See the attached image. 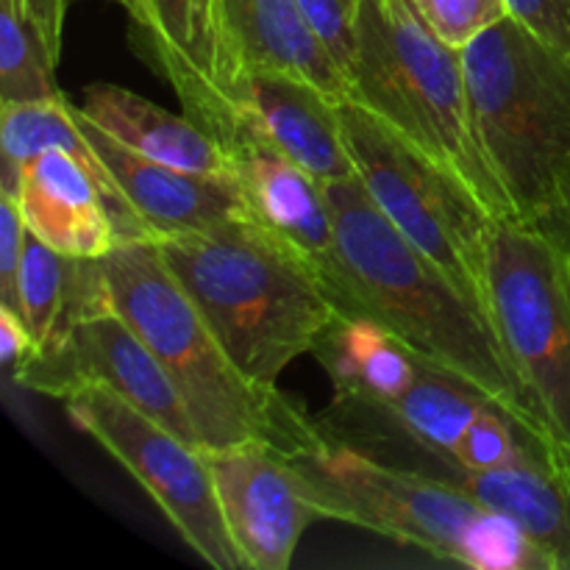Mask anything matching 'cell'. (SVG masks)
Returning a JSON list of instances; mask_svg holds the SVG:
<instances>
[{
  "instance_id": "2e32d148",
  "label": "cell",
  "mask_w": 570,
  "mask_h": 570,
  "mask_svg": "<svg viewBox=\"0 0 570 570\" xmlns=\"http://www.w3.org/2000/svg\"><path fill=\"white\" fill-rule=\"evenodd\" d=\"M72 109L95 154L115 176L117 187L142 217L145 226L154 232V243L173 234L204 232L232 217H245L243 195L234 178L206 176V173L148 159L109 137L104 128L83 117L78 106Z\"/></svg>"
},
{
  "instance_id": "7c38bea8",
  "label": "cell",
  "mask_w": 570,
  "mask_h": 570,
  "mask_svg": "<svg viewBox=\"0 0 570 570\" xmlns=\"http://www.w3.org/2000/svg\"><path fill=\"white\" fill-rule=\"evenodd\" d=\"M209 134L226 148L232 178L243 195L245 217L295 245L326 276L340 309L351 312L348 278L340 259L326 184L256 137L234 111L220 117Z\"/></svg>"
},
{
  "instance_id": "ffe728a7",
  "label": "cell",
  "mask_w": 570,
  "mask_h": 570,
  "mask_svg": "<svg viewBox=\"0 0 570 570\" xmlns=\"http://www.w3.org/2000/svg\"><path fill=\"white\" fill-rule=\"evenodd\" d=\"M312 356L334 384V399L390 406L421 376L423 360L387 326L362 312H340Z\"/></svg>"
},
{
  "instance_id": "52a82bcc",
  "label": "cell",
  "mask_w": 570,
  "mask_h": 570,
  "mask_svg": "<svg viewBox=\"0 0 570 570\" xmlns=\"http://www.w3.org/2000/svg\"><path fill=\"white\" fill-rule=\"evenodd\" d=\"M356 176L390 223L488 309V248L499 217L456 173L356 100L340 104Z\"/></svg>"
},
{
  "instance_id": "5bb4252c",
  "label": "cell",
  "mask_w": 570,
  "mask_h": 570,
  "mask_svg": "<svg viewBox=\"0 0 570 570\" xmlns=\"http://www.w3.org/2000/svg\"><path fill=\"white\" fill-rule=\"evenodd\" d=\"M220 98L245 128L282 150L317 181L356 176L340 104L315 83L273 70L228 67L212 78Z\"/></svg>"
},
{
  "instance_id": "d4e9b609",
  "label": "cell",
  "mask_w": 570,
  "mask_h": 570,
  "mask_svg": "<svg viewBox=\"0 0 570 570\" xmlns=\"http://www.w3.org/2000/svg\"><path fill=\"white\" fill-rule=\"evenodd\" d=\"M410 6L454 48H465L476 33L507 17L504 0H410Z\"/></svg>"
},
{
  "instance_id": "4dcf8cb0",
  "label": "cell",
  "mask_w": 570,
  "mask_h": 570,
  "mask_svg": "<svg viewBox=\"0 0 570 570\" xmlns=\"http://www.w3.org/2000/svg\"><path fill=\"white\" fill-rule=\"evenodd\" d=\"M538 226H543L546 232L554 234V237L570 250V200L568 204H562L557 212H551L549 217H543Z\"/></svg>"
},
{
  "instance_id": "cb8c5ba5",
  "label": "cell",
  "mask_w": 570,
  "mask_h": 570,
  "mask_svg": "<svg viewBox=\"0 0 570 570\" xmlns=\"http://www.w3.org/2000/svg\"><path fill=\"white\" fill-rule=\"evenodd\" d=\"M150 48L159 70L195 67L215 78L212 0H148Z\"/></svg>"
},
{
  "instance_id": "8992f818",
  "label": "cell",
  "mask_w": 570,
  "mask_h": 570,
  "mask_svg": "<svg viewBox=\"0 0 570 570\" xmlns=\"http://www.w3.org/2000/svg\"><path fill=\"white\" fill-rule=\"evenodd\" d=\"M354 33L351 100L456 173L495 217H515L473 126L462 50L440 39L410 0H360Z\"/></svg>"
},
{
  "instance_id": "9a60e30c",
  "label": "cell",
  "mask_w": 570,
  "mask_h": 570,
  "mask_svg": "<svg viewBox=\"0 0 570 570\" xmlns=\"http://www.w3.org/2000/svg\"><path fill=\"white\" fill-rule=\"evenodd\" d=\"M215 72L273 70L315 83L337 104L351 100L348 72L306 22L295 0H212Z\"/></svg>"
},
{
  "instance_id": "7402d4cb",
  "label": "cell",
  "mask_w": 570,
  "mask_h": 570,
  "mask_svg": "<svg viewBox=\"0 0 570 570\" xmlns=\"http://www.w3.org/2000/svg\"><path fill=\"white\" fill-rule=\"evenodd\" d=\"M493 404L499 401L488 390L426 360L421 376L406 390V395L382 410L393 421H399L412 438L451 454L462 432Z\"/></svg>"
},
{
  "instance_id": "83f0119b",
  "label": "cell",
  "mask_w": 570,
  "mask_h": 570,
  "mask_svg": "<svg viewBox=\"0 0 570 570\" xmlns=\"http://www.w3.org/2000/svg\"><path fill=\"white\" fill-rule=\"evenodd\" d=\"M507 14L570 59V0H504Z\"/></svg>"
},
{
  "instance_id": "44dd1931",
  "label": "cell",
  "mask_w": 570,
  "mask_h": 570,
  "mask_svg": "<svg viewBox=\"0 0 570 570\" xmlns=\"http://www.w3.org/2000/svg\"><path fill=\"white\" fill-rule=\"evenodd\" d=\"M111 309L100 259H78L28 232L20 271V317L37 351L59 345L72 328Z\"/></svg>"
},
{
  "instance_id": "ba28073f",
  "label": "cell",
  "mask_w": 570,
  "mask_h": 570,
  "mask_svg": "<svg viewBox=\"0 0 570 570\" xmlns=\"http://www.w3.org/2000/svg\"><path fill=\"white\" fill-rule=\"evenodd\" d=\"M488 309L534 412L570 454V250L538 223L499 217L488 248Z\"/></svg>"
},
{
  "instance_id": "d6986e66",
  "label": "cell",
  "mask_w": 570,
  "mask_h": 570,
  "mask_svg": "<svg viewBox=\"0 0 570 570\" xmlns=\"http://www.w3.org/2000/svg\"><path fill=\"white\" fill-rule=\"evenodd\" d=\"M78 111L117 142L148 159L206 176L232 178L226 148L189 115H173L115 83H92L83 89V104Z\"/></svg>"
},
{
  "instance_id": "f1b7e54d",
  "label": "cell",
  "mask_w": 570,
  "mask_h": 570,
  "mask_svg": "<svg viewBox=\"0 0 570 570\" xmlns=\"http://www.w3.org/2000/svg\"><path fill=\"white\" fill-rule=\"evenodd\" d=\"M33 354H37V343L22 317L9 306H0V360L9 376H14Z\"/></svg>"
},
{
  "instance_id": "30bf717a",
  "label": "cell",
  "mask_w": 570,
  "mask_h": 570,
  "mask_svg": "<svg viewBox=\"0 0 570 570\" xmlns=\"http://www.w3.org/2000/svg\"><path fill=\"white\" fill-rule=\"evenodd\" d=\"M67 415L109 451L156 501L184 543L215 570H245L232 543L204 449L145 415L122 395L87 384L65 399Z\"/></svg>"
},
{
  "instance_id": "6da1fadb",
  "label": "cell",
  "mask_w": 570,
  "mask_h": 570,
  "mask_svg": "<svg viewBox=\"0 0 570 570\" xmlns=\"http://www.w3.org/2000/svg\"><path fill=\"white\" fill-rule=\"evenodd\" d=\"M326 195L351 312L371 315L423 360L471 379L543 426L488 312L384 217L360 176L328 181Z\"/></svg>"
},
{
  "instance_id": "3957f363",
  "label": "cell",
  "mask_w": 570,
  "mask_h": 570,
  "mask_svg": "<svg viewBox=\"0 0 570 570\" xmlns=\"http://www.w3.org/2000/svg\"><path fill=\"white\" fill-rule=\"evenodd\" d=\"M100 267L111 306L173 379L204 451L265 443L293 456L326 440L287 393L239 371L154 239L117 243Z\"/></svg>"
},
{
  "instance_id": "7a4b0ae2",
  "label": "cell",
  "mask_w": 570,
  "mask_h": 570,
  "mask_svg": "<svg viewBox=\"0 0 570 570\" xmlns=\"http://www.w3.org/2000/svg\"><path fill=\"white\" fill-rule=\"evenodd\" d=\"M161 256L239 371L278 387L340 315L326 276L295 245L250 217L156 239Z\"/></svg>"
},
{
  "instance_id": "484cf974",
  "label": "cell",
  "mask_w": 570,
  "mask_h": 570,
  "mask_svg": "<svg viewBox=\"0 0 570 570\" xmlns=\"http://www.w3.org/2000/svg\"><path fill=\"white\" fill-rule=\"evenodd\" d=\"M298 9L304 11L306 22L315 28L317 37L323 39L334 59L340 61L351 78V67H354L356 53V6L351 0H295Z\"/></svg>"
},
{
  "instance_id": "f546056e",
  "label": "cell",
  "mask_w": 570,
  "mask_h": 570,
  "mask_svg": "<svg viewBox=\"0 0 570 570\" xmlns=\"http://www.w3.org/2000/svg\"><path fill=\"white\" fill-rule=\"evenodd\" d=\"M26 9L56 65L61 56V31H65L67 0H26Z\"/></svg>"
},
{
  "instance_id": "1f68e13d",
  "label": "cell",
  "mask_w": 570,
  "mask_h": 570,
  "mask_svg": "<svg viewBox=\"0 0 570 570\" xmlns=\"http://www.w3.org/2000/svg\"><path fill=\"white\" fill-rule=\"evenodd\" d=\"M115 3H120L122 9L131 14V20L137 22L139 28H142L145 33L150 31V11H148V0H115Z\"/></svg>"
},
{
  "instance_id": "603a6c76",
  "label": "cell",
  "mask_w": 570,
  "mask_h": 570,
  "mask_svg": "<svg viewBox=\"0 0 570 570\" xmlns=\"http://www.w3.org/2000/svg\"><path fill=\"white\" fill-rule=\"evenodd\" d=\"M26 0H0V104L65 100Z\"/></svg>"
},
{
  "instance_id": "5b68a950",
  "label": "cell",
  "mask_w": 570,
  "mask_h": 570,
  "mask_svg": "<svg viewBox=\"0 0 570 570\" xmlns=\"http://www.w3.org/2000/svg\"><path fill=\"white\" fill-rule=\"evenodd\" d=\"M323 521L354 523L473 570H560L518 523L471 495L337 440L289 456Z\"/></svg>"
},
{
  "instance_id": "836d02e7",
  "label": "cell",
  "mask_w": 570,
  "mask_h": 570,
  "mask_svg": "<svg viewBox=\"0 0 570 570\" xmlns=\"http://www.w3.org/2000/svg\"><path fill=\"white\" fill-rule=\"evenodd\" d=\"M351 3H354V6H360V0H351Z\"/></svg>"
},
{
  "instance_id": "ac0fdd59",
  "label": "cell",
  "mask_w": 570,
  "mask_h": 570,
  "mask_svg": "<svg viewBox=\"0 0 570 570\" xmlns=\"http://www.w3.org/2000/svg\"><path fill=\"white\" fill-rule=\"evenodd\" d=\"M65 150L76 156L104 193L106 206L111 212L117 243H142L154 239V232L142 223L122 189L117 187L115 176L106 170L100 156L89 145L87 134L78 126L76 109L70 100H39V104H0V156H3V170H0V193H9L17 198L20 189L22 167L33 156L45 150Z\"/></svg>"
},
{
  "instance_id": "4fadbf2b",
  "label": "cell",
  "mask_w": 570,
  "mask_h": 570,
  "mask_svg": "<svg viewBox=\"0 0 570 570\" xmlns=\"http://www.w3.org/2000/svg\"><path fill=\"white\" fill-rule=\"evenodd\" d=\"M232 543L248 570H287L306 527L323 521L287 454L265 443L206 451Z\"/></svg>"
},
{
  "instance_id": "8fae6325",
  "label": "cell",
  "mask_w": 570,
  "mask_h": 570,
  "mask_svg": "<svg viewBox=\"0 0 570 570\" xmlns=\"http://www.w3.org/2000/svg\"><path fill=\"white\" fill-rule=\"evenodd\" d=\"M11 379L31 393L61 401L87 384H100L131 401L184 443L204 449L173 379L115 306L78 323L53 348L37 351Z\"/></svg>"
},
{
  "instance_id": "9c48e42d",
  "label": "cell",
  "mask_w": 570,
  "mask_h": 570,
  "mask_svg": "<svg viewBox=\"0 0 570 570\" xmlns=\"http://www.w3.org/2000/svg\"><path fill=\"white\" fill-rule=\"evenodd\" d=\"M323 438L351 445L387 465L438 479L471 495L488 510L510 518L538 546H543L560 570H570V471L560 465H515L499 471H473L451 460L445 451L412 438L382 406L334 399L317 417Z\"/></svg>"
},
{
  "instance_id": "277c9868",
  "label": "cell",
  "mask_w": 570,
  "mask_h": 570,
  "mask_svg": "<svg viewBox=\"0 0 570 570\" xmlns=\"http://www.w3.org/2000/svg\"><path fill=\"white\" fill-rule=\"evenodd\" d=\"M462 50L473 126L523 223L570 200V59L501 17Z\"/></svg>"
},
{
  "instance_id": "d6a6232c",
  "label": "cell",
  "mask_w": 570,
  "mask_h": 570,
  "mask_svg": "<svg viewBox=\"0 0 570 570\" xmlns=\"http://www.w3.org/2000/svg\"><path fill=\"white\" fill-rule=\"evenodd\" d=\"M562 456H566V462H568V471H570V454H566V451H560Z\"/></svg>"
},
{
  "instance_id": "e0dca14e",
  "label": "cell",
  "mask_w": 570,
  "mask_h": 570,
  "mask_svg": "<svg viewBox=\"0 0 570 570\" xmlns=\"http://www.w3.org/2000/svg\"><path fill=\"white\" fill-rule=\"evenodd\" d=\"M17 204L28 232L61 254L100 259L117 245L98 181L65 150H45L22 167Z\"/></svg>"
},
{
  "instance_id": "4316f807",
  "label": "cell",
  "mask_w": 570,
  "mask_h": 570,
  "mask_svg": "<svg viewBox=\"0 0 570 570\" xmlns=\"http://www.w3.org/2000/svg\"><path fill=\"white\" fill-rule=\"evenodd\" d=\"M28 226L14 195L0 193V306L20 315V271L26 259Z\"/></svg>"
}]
</instances>
